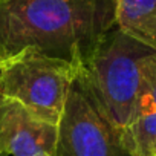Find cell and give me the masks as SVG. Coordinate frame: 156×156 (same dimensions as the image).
<instances>
[{"mask_svg":"<svg viewBox=\"0 0 156 156\" xmlns=\"http://www.w3.org/2000/svg\"><path fill=\"white\" fill-rule=\"evenodd\" d=\"M116 0H0V54L34 48L76 69L115 26Z\"/></svg>","mask_w":156,"mask_h":156,"instance_id":"1","label":"cell"},{"mask_svg":"<svg viewBox=\"0 0 156 156\" xmlns=\"http://www.w3.org/2000/svg\"><path fill=\"white\" fill-rule=\"evenodd\" d=\"M156 51L124 34L116 25L78 67V78L103 113L119 129L136 118L142 64Z\"/></svg>","mask_w":156,"mask_h":156,"instance_id":"2","label":"cell"},{"mask_svg":"<svg viewBox=\"0 0 156 156\" xmlns=\"http://www.w3.org/2000/svg\"><path fill=\"white\" fill-rule=\"evenodd\" d=\"M76 72L61 58L25 48L0 63V98L16 100L40 119L58 126Z\"/></svg>","mask_w":156,"mask_h":156,"instance_id":"3","label":"cell"},{"mask_svg":"<svg viewBox=\"0 0 156 156\" xmlns=\"http://www.w3.org/2000/svg\"><path fill=\"white\" fill-rule=\"evenodd\" d=\"M55 156H135L116 127L75 78L58 122Z\"/></svg>","mask_w":156,"mask_h":156,"instance_id":"4","label":"cell"},{"mask_svg":"<svg viewBox=\"0 0 156 156\" xmlns=\"http://www.w3.org/2000/svg\"><path fill=\"white\" fill-rule=\"evenodd\" d=\"M58 126L46 122L11 98H0V153L55 156Z\"/></svg>","mask_w":156,"mask_h":156,"instance_id":"5","label":"cell"},{"mask_svg":"<svg viewBox=\"0 0 156 156\" xmlns=\"http://www.w3.org/2000/svg\"><path fill=\"white\" fill-rule=\"evenodd\" d=\"M115 25L156 51V0H116Z\"/></svg>","mask_w":156,"mask_h":156,"instance_id":"6","label":"cell"},{"mask_svg":"<svg viewBox=\"0 0 156 156\" xmlns=\"http://www.w3.org/2000/svg\"><path fill=\"white\" fill-rule=\"evenodd\" d=\"M122 133L135 156H156V112L138 116Z\"/></svg>","mask_w":156,"mask_h":156,"instance_id":"7","label":"cell"},{"mask_svg":"<svg viewBox=\"0 0 156 156\" xmlns=\"http://www.w3.org/2000/svg\"><path fill=\"white\" fill-rule=\"evenodd\" d=\"M148 112H156V52H153L142 64V86L136 118Z\"/></svg>","mask_w":156,"mask_h":156,"instance_id":"8","label":"cell"},{"mask_svg":"<svg viewBox=\"0 0 156 156\" xmlns=\"http://www.w3.org/2000/svg\"><path fill=\"white\" fill-rule=\"evenodd\" d=\"M2 60H3V57H2V54H0V63H2Z\"/></svg>","mask_w":156,"mask_h":156,"instance_id":"9","label":"cell"},{"mask_svg":"<svg viewBox=\"0 0 156 156\" xmlns=\"http://www.w3.org/2000/svg\"><path fill=\"white\" fill-rule=\"evenodd\" d=\"M0 156H3V154H2V153H0Z\"/></svg>","mask_w":156,"mask_h":156,"instance_id":"10","label":"cell"}]
</instances>
